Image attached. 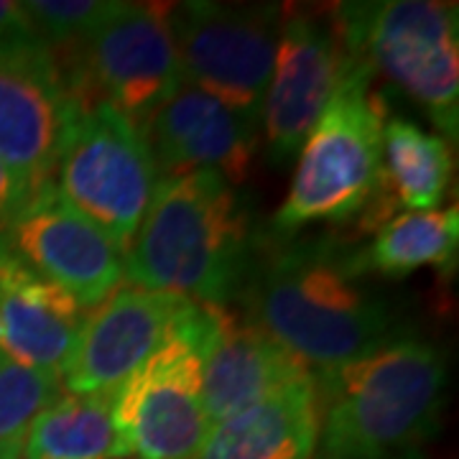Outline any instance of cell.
I'll return each instance as SVG.
<instances>
[{
    "mask_svg": "<svg viewBox=\"0 0 459 459\" xmlns=\"http://www.w3.org/2000/svg\"><path fill=\"white\" fill-rule=\"evenodd\" d=\"M362 253L301 240L253 253L243 291L247 319L316 373L360 360L398 340V319L362 286Z\"/></svg>",
    "mask_w": 459,
    "mask_h": 459,
    "instance_id": "6da1fadb",
    "label": "cell"
},
{
    "mask_svg": "<svg viewBox=\"0 0 459 459\" xmlns=\"http://www.w3.org/2000/svg\"><path fill=\"white\" fill-rule=\"evenodd\" d=\"M253 253L250 214L232 184L192 171L159 179L123 273L148 291L225 307L243 291Z\"/></svg>",
    "mask_w": 459,
    "mask_h": 459,
    "instance_id": "7a4b0ae2",
    "label": "cell"
},
{
    "mask_svg": "<svg viewBox=\"0 0 459 459\" xmlns=\"http://www.w3.org/2000/svg\"><path fill=\"white\" fill-rule=\"evenodd\" d=\"M319 437L314 459H421L439 429L446 362L416 337L314 377Z\"/></svg>",
    "mask_w": 459,
    "mask_h": 459,
    "instance_id": "3957f363",
    "label": "cell"
},
{
    "mask_svg": "<svg viewBox=\"0 0 459 459\" xmlns=\"http://www.w3.org/2000/svg\"><path fill=\"white\" fill-rule=\"evenodd\" d=\"M370 77L344 56L342 80L299 151L289 197L273 217L283 235L314 222H347L380 197L385 105Z\"/></svg>",
    "mask_w": 459,
    "mask_h": 459,
    "instance_id": "277c9868",
    "label": "cell"
},
{
    "mask_svg": "<svg viewBox=\"0 0 459 459\" xmlns=\"http://www.w3.org/2000/svg\"><path fill=\"white\" fill-rule=\"evenodd\" d=\"M329 18L347 59L360 62L370 74H385L444 135L457 141V3L362 0L334 5Z\"/></svg>",
    "mask_w": 459,
    "mask_h": 459,
    "instance_id": "5b68a950",
    "label": "cell"
},
{
    "mask_svg": "<svg viewBox=\"0 0 459 459\" xmlns=\"http://www.w3.org/2000/svg\"><path fill=\"white\" fill-rule=\"evenodd\" d=\"M51 177L59 195L120 253L131 246L159 184L143 131L105 100L77 110Z\"/></svg>",
    "mask_w": 459,
    "mask_h": 459,
    "instance_id": "8992f818",
    "label": "cell"
},
{
    "mask_svg": "<svg viewBox=\"0 0 459 459\" xmlns=\"http://www.w3.org/2000/svg\"><path fill=\"white\" fill-rule=\"evenodd\" d=\"M286 11L273 3L186 0L169 5L181 80L261 126Z\"/></svg>",
    "mask_w": 459,
    "mask_h": 459,
    "instance_id": "52a82bcc",
    "label": "cell"
},
{
    "mask_svg": "<svg viewBox=\"0 0 459 459\" xmlns=\"http://www.w3.org/2000/svg\"><path fill=\"white\" fill-rule=\"evenodd\" d=\"M207 312L192 316L113 394V421L126 459H197L210 434L202 403Z\"/></svg>",
    "mask_w": 459,
    "mask_h": 459,
    "instance_id": "ba28073f",
    "label": "cell"
},
{
    "mask_svg": "<svg viewBox=\"0 0 459 459\" xmlns=\"http://www.w3.org/2000/svg\"><path fill=\"white\" fill-rule=\"evenodd\" d=\"M69 56L65 77L77 102L105 100L141 131L184 84L169 31V5L117 3Z\"/></svg>",
    "mask_w": 459,
    "mask_h": 459,
    "instance_id": "9c48e42d",
    "label": "cell"
},
{
    "mask_svg": "<svg viewBox=\"0 0 459 459\" xmlns=\"http://www.w3.org/2000/svg\"><path fill=\"white\" fill-rule=\"evenodd\" d=\"M80 108L59 59L36 33L0 41V161L33 189L51 181Z\"/></svg>",
    "mask_w": 459,
    "mask_h": 459,
    "instance_id": "30bf717a",
    "label": "cell"
},
{
    "mask_svg": "<svg viewBox=\"0 0 459 459\" xmlns=\"http://www.w3.org/2000/svg\"><path fill=\"white\" fill-rule=\"evenodd\" d=\"M197 309L195 301L115 286L82 316L80 332L59 368L74 395L115 394Z\"/></svg>",
    "mask_w": 459,
    "mask_h": 459,
    "instance_id": "8fae6325",
    "label": "cell"
},
{
    "mask_svg": "<svg viewBox=\"0 0 459 459\" xmlns=\"http://www.w3.org/2000/svg\"><path fill=\"white\" fill-rule=\"evenodd\" d=\"M0 238L36 276L59 286L80 307L100 304L123 279V253L51 181L33 192Z\"/></svg>",
    "mask_w": 459,
    "mask_h": 459,
    "instance_id": "7c38bea8",
    "label": "cell"
},
{
    "mask_svg": "<svg viewBox=\"0 0 459 459\" xmlns=\"http://www.w3.org/2000/svg\"><path fill=\"white\" fill-rule=\"evenodd\" d=\"M344 72V51L332 21L307 11L283 16L273 74L261 120L276 164L294 159L334 95Z\"/></svg>",
    "mask_w": 459,
    "mask_h": 459,
    "instance_id": "4fadbf2b",
    "label": "cell"
},
{
    "mask_svg": "<svg viewBox=\"0 0 459 459\" xmlns=\"http://www.w3.org/2000/svg\"><path fill=\"white\" fill-rule=\"evenodd\" d=\"M143 135L164 177L214 171L230 184L246 179L258 146L255 123L189 84H181L148 117Z\"/></svg>",
    "mask_w": 459,
    "mask_h": 459,
    "instance_id": "5bb4252c",
    "label": "cell"
},
{
    "mask_svg": "<svg viewBox=\"0 0 459 459\" xmlns=\"http://www.w3.org/2000/svg\"><path fill=\"white\" fill-rule=\"evenodd\" d=\"M202 360V403L210 424L258 403L301 377L312 376L307 365L289 355L247 316L225 307H207Z\"/></svg>",
    "mask_w": 459,
    "mask_h": 459,
    "instance_id": "9a60e30c",
    "label": "cell"
},
{
    "mask_svg": "<svg viewBox=\"0 0 459 459\" xmlns=\"http://www.w3.org/2000/svg\"><path fill=\"white\" fill-rule=\"evenodd\" d=\"M82 325V307L36 276L0 238V352L59 373Z\"/></svg>",
    "mask_w": 459,
    "mask_h": 459,
    "instance_id": "2e32d148",
    "label": "cell"
},
{
    "mask_svg": "<svg viewBox=\"0 0 459 459\" xmlns=\"http://www.w3.org/2000/svg\"><path fill=\"white\" fill-rule=\"evenodd\" d=\"M319 409L314 376L210 427L197 459H314Z\"/></svg>",
    "mask_w": 459,
    "mask_h": 459,
    "instance_id": "e0dca14e",
    "label": "cell"
},
{
    "mask_svg": "<svg viewBox=\"0 0 459 459\" xmlns=\"http://www.w3.org/2000/svg\"><path fill=\"white\" fill-rule=\"evenodd\" d=\"M23 459H126L113 421V394L59 395L36 416Z\"/></svg>",
    "mask_w": 459,
    "mask_h": 459,
    "instance_id": "ac0fdd59",
    "label": "cell"
},
{
    "mask_svg": "<svg viewBox=\"0 0 459 459\" xmlns=\"http://www.w3.org/2000/svg\"><path fill=\"white\" fill-rule=\"evenodd\" d=\"M452 148L446 138L421 131L406 117L383 126V186L413 212L437 210L452 181Z\"/></svg>",
    "mask_w": 459,
    "mask_h": 459,
    "instance_id": "d6986e66",
    "label": "cell"
},
{
    "mask_svg": "<svg viewBox=\"0 0 459 459\" xmlns=\"http://www.w3.org/2000/svg\"><path fill=\"white\" fill-rule=\"evenodd\" d=\"M459 243L457 207L406 212L383 222L376 240L362 253L368 271L403 279L421 265L446 268Z\"/></svg>",
    "mask_w": 459,
    "mask_h": 459,
    "instance_id": "ffe728a7",
    "label": "cell"
},
{
    "mask_svg": "<svg viewBox=\"0 0 459 459\" xmlns=\"http://www.w3.org/2000/svg\"><path fill=\"white\" fill-rule=\"evenodd\" d=\"M59 398V373L0 352V459H21L36 416Z\"/></svg>",
    "mask_w": 459,
    "mask_h": 459,
    "instance_id": "44dd1931",
    "label": "cell"
},
{
    "mask_svg": "<svg viewBox=\"0 0 459 459\" xmlns=\"http://www.w3.org/2000/svg\"><path fill=\"white\" fill-rule=\"evenodd\" d=\"M117 0H31L23 11L33 33L49 49L74 51L110 16Z\"/></svg>",
    "mask_w": 459,
    "mask_h": 459,
    "instance_id": "7402d4cb",
    "label": "cell"
},
{
    "mask_svg": "<svg viewBox=\"0 0 459 459\" xmlns=\"http://www.w3.org/2000/svg\"><path fill=\"white\" fill-rule=\"evenodd\" d=\"M33 192L36 189L29 181L18 177L11 166L0 161V232L8 228L13 222V217L26 207V202L31 199Z\"/></svg>",
    "mask_w": 459,
    "mask_h": 459,
    "instance_id": "603a6c76",
    "label": "cell"
},
{
    "mask_svg": "<svg viewBox=\"0 0 459 459\" xmlns=\"http://www.w3.org/2000/svg\"><path fill=\"white\" fill-rule=\"evenodd\" d=\"M31 21L23 11V3L0 0V41L18 39V36H31Z\"/></svg>",
    "mask_w": 459,
    "mask_h": 459,
    "instance_id": "cb8c5ba5",
    "label": "cell"
},
{
    "mask_svg": "<svg viewBox=\"0 0 459 459\" xmlns=\"http://www.w3.org/2000/svg\"><path fill=\"white\" fill-rule=\"evenodd\" d=\"M21 459H23V457H21Z\"/></svg>",
    "mask_w": 459,
    "mask_h": 459,
    "instance_id": "d4e9b609",
    "label": "cell"
}]
</instances>
